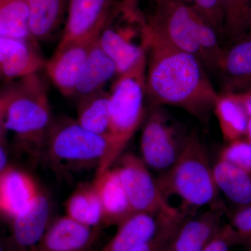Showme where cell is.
Returning <instances> with one entry per match:
<instances>
[{"instance_id": "obj_1", "label": "cell", "mask_w": 251, "mask_h": 251, "mask_svg": "<svg viewBox=\"0 0 251 251\" xmlns=\"http://www.w3.org/2000/svg\"><path fill=\"white\" fill-rule=\"evenodd\" d=\"M144 45L150 51L147 65V93L153 103L184 109L202 119L214 108L219 94L208 78L202 62L149 35Z\"/></svg>"}, {"instance_id": "obj_2", "label": "cell", "mask_w": 251, "mask_h": 251, "mask_svg": "<svg viewBox=\"0 0 251 251\" xmlns=\"http://www.w3.org/2000/svg\"><path fill=\"white\" fill-rule=\"evenodd\" d=\"M145 31L175 49L192 54L211 70L218 69L223 50L218 33L192 6L181 0H156Z\"/></svg>"}, {"instance_id": "obj_3", "label": "cell", "mask_w": 251, "mask_h": 251, "mask_svg": "<svg viewBox=\"0 0 251 251\" xmlns=\"http://www.w3.org/2000/svg\"><path fill=\"white\" fill-rule=\"evenodd\" d=\"M54 123L45 82L38 74L23 77L12 87L5 130L14 133L26 151L38 159L44 154Z\"/></svg>"}, {"instance_id": "obj_4", "label": "cell", "mask_w": 251, "mask_h": 251, "mask_svg": "<svg viewBox=\"0 0 251 251\" xmlns=\"http://www.w3.org/2000/svg\"><path fill=\"white\" fill-rule=\"evenodd\" d=\"M43 156L54 169L67 171L97 166V175L111 168L118 159L110 135L93 133L75 120L68 119L55 122Z\"/></svg>"}, {"instance_id": "obj_5", "label": "cell", "mask_w": 251, "mask_h": 251, "mask_svg": "<svg viewBox=\"0 0 251 251\" xmlns=\"http://www.w3.org/2000/svg\"><path fill=\"white\" fill-rule=\"evenodd\" d=\"M156 181L165 199L172 195L181 198L184 211L212 204L217 198L219 189L209 155L196 133L188 137L179 158Z\"/></svg>"}, {"instance_id": "obj_6", "label": "cell", "mask_w": 251, "mask_h": 251, "mask_svg": "<svg viewBox=\"0 0 251 251\" xmlns=\"http://www.w3.org/2000/svg\"><path fill=\"white\" fill-rule=\"evenodd\" d=\"M146 69L145 58L128 72L119 75L110 94L108 134L111 136L120 154L143 121Z\"/></svg>"}, {"instance_id": "obj_7", "label": "cell", "mask_w": 251, "mask_h": 251, "mask_svg": "<svg viewBox=\"0 0 251 251\" xmlns=\"http://www.w3.org/2000/svg\"><path fill=\"white\" fill-rule=\"evenodd\" d=\"M115 168L134 214H158L179 211L163 197L156 179L151 176L142 158L126 153L120 158Z\"/></svg>"}, {"instance_id": "obj_8", "label": "cell", "mask_w": 251, "mask_h": 251, "mask_svg": "<svg viewBox=\"0 0 251 251\" xmlns=\"http://www.w3.org/2000/svg\"><path fill=\"white\" fill-rule=\"evenodd\" d=\"M186 142L179 141L175 127L168 123L162 112L155 110L142 132V159L155 171H166L179 158Z\"/></svg>"}, {"instance_id": "obj_9", "label": "cell", "mask_w": 251, "mask_h": 251, "mask_svg": "<svg viewBox=\"0 0 251 251\" xmlns=\"http://www.w3.org/2000/svg\"><path fill=\"white\" fill-rule=\"evenodd\" d=\"M117 7L115 0H69L61 42L98 38Z\"/></svg>"}, {"instance_id": "obj_10", "label": "cell", "mask_w": 251, "mask_h": 251, "mask_svg": "<svg viewBox=\"0 0 251 251\" xmlns=\"http://www.w3.org/2000/svg\"><path fill=\"white\" fill-rule=\"evenodd\" d=\"M97 39L60 41L54 55L46 63L49 77L65 97H74L81 71Z\"/></svg>"}, {"instance_id": "obj_11", "label": "cell", "mask_w": 251, "mask_h": 251, "mask_svg": "<svg viewBox=\"0 0 251 251\" xmlns=\"http://www.w3.org/2000/svg\"><path fill=\"white\" fill-rule=\"evenodd\" d=\"M97 235L89 227L65 215L50 224L34 251H85Z\"/></svg>"}, {"instance_id": "obj_12", "label": "cell", "mask_w": 251, "mask_h": 251, "mask_svg": "<svg viewBox=\"0 0 251 251\" xmlns=\"http://www.w3.org/2000/svg\"><path fill=\"white\" fill-rule=\"evenodd\" d=\"M135 36L133 27H114L108 22L97 39L100 49L115 64L118 75L128 72L146 58V49L133 41Z\"/></svg>"}, {"instance_id": "obj_13", "label": "cell", "mask_w": 251, "mask_h": 251, "mask_svg": "<svg viewBox=\"0 0 251 251\" xmlns=\"http://www.w3.org/2000/svg\"><path fill=\"white\" fill-rule=\"evenodd\" d=\"M218 70L222 74L227 93L251 89V35L247 34L223 50Z\"/></svg>"}, {"instance_id": "obj_14", "label": "cell", "mask_w": 251, "mask_h": 251, "mask_svg": "<svg viewBox=\"0 0 251 251\" xmlns=\"http://www.w3.org/2000/svg\"><path fill=\"white\" fill-rule=\"evenodd\" d=\"M92 184L100 199L103 226L121 224L134 214L116 168L96 175Z\"/></svg>"}, {"instance_id": "obj_15", "label": "cell", "mask_w": 251, "mask_h": 251, "mask_svg": "<svg viewBox=\"0 0 251 251\" xmlns=\"http://www.w3.org/2000/svg\"><path fill=\"white\" fill-rule=\"evenodd\" d=\"M40 192L30 175L7 167L0 173V213L14 219Z\"/></svg>"}, {"instance_id": "obj_16", "label": "cell", "mask_w": 251, "mask_h": 251, "mask_svg": "<svg viewBox=\"0 0 251 251\" xmlns=\"http://www.w3.org/2000/svg\"><path fill=\"white\" fill-rule=\"evenodd\" d=\"M42 56L25 41L0 37V75L4 78L25 77L45 69Z\"/></svg>"}, {"instance_id": "obj_17", "label": "cell", "mask_w": 251, "mask_h": 251, "mask_svg": "<svg viewBox=\"0 0 251 251\" xmlns=\"http://www.w3.org/2000/svg\"><path fill=\"white\" fill-rule=\"evenodd\" d=\"M221 212L213 208L201 215L185 219L171 242L175 251H204L222 228Z\"/></svg>"}, {"instance_id": "obj_18", "label": "cell", "mask_w": 251, "mask_h": 251, "mask_svg": "<svg viewBox=\"0 0 251 251\" xmlns=\"http://www.w3.org/2000/svg\"><path fill=\"white\" fill-rule=\"evenodd\" d=\"M50 213L49 198L41 191L29 206L12 220L14 237L18 245L35 247L49 227Z\"/></svg>"}, {"instance_id": "obj_19", "label": "cell", "mask_w": 251, "mask_h": 251, "mask_svg": "<svg viewBox=\"0 0 251 251\" xmlns=\"http://www.w3.org/2000/svg\"><path fill=\"white\" fill-rule=\"evenodd\" d=\"M115 64L99 46L97 39L92 45L77 80L74 97L79 99L98 93L116 75Z\"/></svg>"}, {"instance_id": "obj_20", "label": "cell", "mask_w": 251, "mask_h": 251, "mask_svg": "<svg viewBox=\"0 0 251 251\" xmlns=\"http://www.w3.org/2000/svg\"><path fill=\"white\" fill-rule=\"evenodd\" d=\"M159 225V214L136 213L119 225L116 234L101 251H132L150 240Z\"/></svg>"}, {"instance_id": "obj_21", "label": "cell", "mask_w": 251, "mask_h": 251, "mask_svg": "<svg viewBox=\"0 0 251 251\" xmlns=\"http://www.w3.org/2000/svg\"><path fill=\"white\" fill-rule=\"evenodd\" d=\"M213 175L218 189L229 201L242 207L251 204V173L219 159Z\"/></svg>"}, {"instance_id": "obj_22", "label": "cell", "mask_w": 251, "mask_h": 251, "mask_svg": "<svg viewBox=\"0 0 251 251\" xmlns=\"http://www.w3.org/2000/svg\"><path fill=\"white\" fill-rule=\"evenodd\" d=\"M66 215L89 227L102 225L103 211L93 184L80 185L68 198Z\"/></svg>"}, {"instance_id": "obj_23", "label": "cell", "mask_w": 251, "mask_h": 251, "mask_svg": "<svg viewBox=\"0 0 251 251\" xmlns=\"http://www.w3.org/2000/svg\"><path fill=\"white\" fill-rule=\"evenodd\" d=\"M214 109L226 141L230 143L247 135L249 117L233 94L219 95Z\"/></svg>"}, {"instance_id": "obj_24", "label": "cell", "mask_w": 251, "mask_h": 251, "mask_svg": "<svg viewBox=\"0 0 251 251\" xmlns=\"http://www.w3.org/2000/svg\"><path fill=\"white\" fill-rule=\"evenodd\" d=\"M75 121L93 133L107 134L110 121V94L102 90L79 99Z\"/></svg>"}, {"instance_id": "obj_25", "label": "cell", "mask_w": 251, "mask_h": 251, "mask_svg": "<svg viewBox=\"0 0 251 251\" xmlns=\"http://www.w3.org/2000/svg\"><path fill=\"white\" fill-rule=\"evenodd\" d=\"M31 38L41 40L58 27L64 0H27Z\"/></svg>"}, {"instance_id": "obj_26", "label": "cell", "mask_w": 251, "mask_h": 251, "mask_svg": "<svg viewBox=\"0 0 251 251\" xmlns=\"http://www.w3.org/2000/svg\"><path fill=\"white\" fill-rule=\"evenodd\" d=\"M0 37L31 39L27 1L0 0Z\"/></svg>"}, {"instance_id": "obj_27", "label": "cell", "mask_w": 251, "mask_h": 251, "mask_svg": "<svg viewBox=\"0 0 251 251\" xmlns=\"http://www.w3.org/2000/svg\"><path fill=\"white\" fill-rule=\"evenodd\" d=\"M224 16V33L231 41L246 35L251 0H219Z\"/></svg>"}, {"instance_id": "obj_28", "label": "cell", "mask_w": 251, "mask_h": 251, "mask_svg": "<svg viewBox=\"0 0 251 251\" xmlns=\"http://www.w3.org/2000/svg\"><path fill=\"white\" fill-rule=\"evenodd\" d=\"M186 214H159V225L156 234L148 242L140 244L132 251H161L173 240L176 231L183 221L186 219Z\"/></svg>"}, {"instance_id": "obj_29", "label": "cell", "mask_w": 251, "mask_h": 251, "mask_svg": "<svg viewBox=\"0 0 251 251\" xmlns=\"http://www.w3.org/2000/svg\"><path fill=\"white\" fill-rule=\"evenodd\" d=\"M220 159L251 173V142L242 138L230 142L221 151Z\"/></svg>"}, {"instance_id": "obj_30", "label": "cell", "mask_w": 251, "mask_h": 251, "mask_svg": "<svg viewBox=\"0 0 251 251\" xmlns=\"http://www.w3.org/2000/svg\"><path fill=\"white\" fill-rule=\"evenodd\" d=\"M191 1L193 9L201 15L218 34L224 33V16L219 0H181Z\"/></svg>"}, {"instance_id": "obj_31", "label": "cell", "mask_w": 251, "mask_h": 251, "mask_svg": "<svg viewBox=\"0 0 251 251\" xmlns=\"http://www.w3.org/2000/svg\"><path fill=\"white\" fill-rule=\"evenodd\" d=\"M229 226L235 232L239 244L251 247V204L236 211L231 217Z\"/></svg>"}, {"instance_id": "obj_32", "label": "cell", "mask_w": 251, "mask_h": 251, "mask_svg": "<svg viewBox=\"0 0 251 251\" xmlns=\"http://www.w3.org/2000/svg\"><path fill=\"white\" fill-rule=\"evenodd\" d=\"M239 244L235 232L229 225L222 228L212 242L203 251H229L231 248Z\"/></svg>"}, {"instance_id": "obj_33", "label": "cell", "mask_w": 251, "mask_h": 251, "mask_svg": "<svg viewBox=\"0 0 251 251\" xmlns=\"http://www.w3.org/2000/svg\"><path fill=\"white\" fill-rule=\"evenodd\" d=\"M11 94H12V87L0 95V139H1L3 132L5 130V115H6L8 104L11 99Z\"/></svg>"}, {"instance_id": "obj_34", "label": "cell", "mask_w": 251, "mask_h": 251, "mask_svg": "<svg viewBox=\"0 0 251 251\" xmlns=\"http://www.w3.org/2000/svg\"><path fill=\"white\" fill-rule=\"evenodd\" d=\"M242 105L248 116L251 117V89L240 93H232Z\"/></svg>"}, {"instance_id": "obj_35", "label": "cell", "mask_w": 251, "mask_h": 251, "mask_svg": "<svg viewBox=\"0 0 251 251\" xmlns=\"http://www.w3.org/2000/svg\"><path fill=\"white\" fill-rule=\"evenodd\" d=\"M7 168V156L4 149L0 145V173Z\"/></svg>"}, {"instance_id": "obj_36", "label": "cell", "mask_w": 251, "mask_h": 251, "mask_svg": "<svg viewBox=\"0 0 251 251\" xmlns=\"http://www.w3.org/2000/svg\"><path fill=\"white\" fill-rule=\"evenodd\" d=\"M247 135L249 136V140L251 142V117H249L248 123Z\"/></svg>"}, {"instance_id": "obj_37", "label": "cell", "mask_w": 251, "mask_h": 251, "mask_svg": "<svg viewBox=\"0 0 251 251\" xmlns=\"http://www.w3.org/2000/svg\"><path fill=\"white\" fill-rule=\"evenodd\" d=\"M171 242H170L168 245L166 246V247L163 248L161 251H175V249H173V247H172Z\"/></svg>"}, {"instance_id": "obj_38", "label": "cell", "mask_w": 251, "mask_h": 251, "mask_svg": "<svg viewBox=\"0 0 251 251\" xmlns=\"http://www.w3.org/2000/svg\"><path fill=\"white\" fill-rule=\"evenodd\" d=\"M248 34H251V9L250 11V14H249V29H248Z\"/></svg>"}, {"instance_id": "obj_39", "label": "cell", "mask_w": 251, "mask_h": 251, "mask_svg": "<svg viewBox=\"0 0 251 251\" xmlns=\"http://www.w3.org/2000/svg\"><path fill=\"white\" fill-rule=\"evenodd\" d=\"M0 251H4V249H3L2 246L0 244Z\"/></svg>"}, {"instance_id": "obj_40", "label": "cell", "mask_w": 251, "mask_h": 251, "mask_svg": "<svg viewBox=\"0 0 251 251\" xmlns=\"http://www.w3.org/2000/svg\"><path fill=\"white\" fill-rule=\"evenodd\" d=\"M126 1H135V0H126Z\"/></svg>"}, {"instance_id": "obj_41", "label": "cell", "mask_w": 251, "mask_h": 251, "mask_svg": "<svg viewBox=\"0 0 251 251\" xmlns=\"http://www.w3.org/2000/svg\"><path fill=\"white\" fill-rule=\"evenodd\" d=\"M18 1H27V0H18Z\"/></svg>"}]
</instances>
